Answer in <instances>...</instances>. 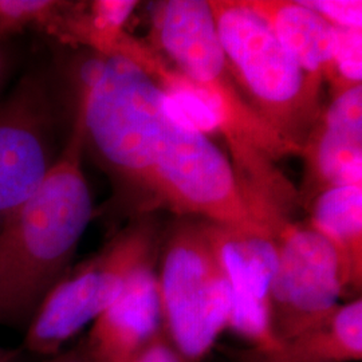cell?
Returning a JSON list of instances; mask_svg holds the SVG:
<instances>
[{
	"mask_svg": "<svg viewBox=\"0 0 362 362\" xmlns=\"http://www.w3.org/2000/svg\"><path fill=\"white\" fill-rule=\"evenodd\" d=\"M152 38L156 50L194 85L214 113L250 204L270 226L290 219L299 196L276 163L297 152L258 116L236 85L208 1L157 3Z\"/></svg>",
	"mask_w": 362,
	"mask_h": 362,
	"instance_id": "6da1fadb",
	"label": "cell"
},
{
	"mask_svg": "<svg viewBox=\"0 0 362 362\" xmlns=\"http://www.w3.org/2000/svg\"><path fill=\"white\" fill-rule=\"evenodd\" d=\"M85 136L73 129L38 191L0 228V325L26 330L43 299L71 269L94 215L82 169Z\"/></svg>",
	"mask_w": 362,
	"mask_h": 362,
	"instance_id": "7a4b0ae2",
	"label": "cell"
},
{
	"mask_svg": "<svg viewBox=\"0 0 362 362\" xmlns=\"http://www.w3.org/2000/svg\"><path fill=\"white\" fill-rule=\"evenodd\" d=\"M79 70L76 112L82 118L85 149L113 181L117 202L144 215L151 141L164 93L121 57L94 54Z\"/></svg>",
	"mask_w": 362,
	"mask_h": 362,
	"instance_id": "3957f363",
	"label": "cell"
},
{
	"mask_svg": "<svg viewBox=\"0 0 362 362\" xmlns=\"http://www.w3.org/2000/svg\"><path fill=\"white\" fill-rule=\"evenodd\" d=\"M146 203L180 218L275 236L247 200L230 160L165 94L151 141Z\"/></svg>",
	"mask_w": 362,
	"mask_h": 362,
	"instance_id": "277c9868",
	"label": "cell"
},
{
	"mask_svg": "<svg viewBox=\"0 0 362 362\" xmlns=\"http://www.w3.org/2000/svg\"><path fill=\"white\" fill-rule=\"evenodd\" d=\"M230 73L248 104L297 155L322 112L309 77L245 0H208Z\"/></svg>",
	"mask_w": 362,
	"mask_h": 362,
	"instance_id": "5b68a950",
	"label": "cell"
},
{
	"mask_svg": "<svg viewBox=\"0 0 362 362\" xmlns=\"http://www.w3.org/2000/svg\"><path fill=\"white\" fill-rule=\"evenodd\" d=\"M157 281L165 336L187 361H202L231 318L230 286L202 220L172 226Z\"/></svg>",
	"mask_w": 362,
	"mask_h": 362,
	"instance_id": "8992f818",
	"label": "cell"
},
{
	"mask_svg": "<svg viewBox=\"0 0 362 362\" xmlns=\"http://www.w3.org/2000/svg\"><path fill=\"white\" fill-rule=\"evenodd\" d=\"M155 220L140 215L94 257L70 269L43 299L25 330V349L49 358L118 297L130 274L158 252Z\"/></svg>",
	"mask_w": 362,
	"mask_h": 362,
	"instance_id": "52a82bcc",
	"label": "cell"
},
{
	"mask_svg": "<svg viewBox=\"0 0 362 362\" xmlns=\"http://www.w3.org/2000/svg\"><path fill=\"white\" fill-rule=\"evenodd\" d=\"M275 242L278 260L269 308L279 348L336 310L342 287L332 247L309 224L287 220Z\"/></svg>",
	"mask_w": 362,
	"mask_h": 362,
	"instance_id": "ba28073f",
	"label": "cell"
},
{
	"mask_svg": "<svg viewBox=\"0 0 362 362\" xmlns=\"http://www.w3.org/2000/svg\"><path fill=\"white\" fill-rule=\"evenodd\" d=\"M54 106L38 73H27L0 101V228L38 191L57 161Z\"/></svg>",
	"mask_w": 362,
	"mask_h": 362,
	"instance_id": "9c48e42d",
	"label": "cell"
},
{
	"mask_svg": "<svg viewBox=\"0 0 362 362\" xmlns=\"http://www.w3.org/2000/svg\"><path fill=\"white\" fill-rule=\"evenodd\" d=\"M231 291L230 330L263 356L278 350L270 325V288L276 269V242L269 233H248L202 220Z\"/></svg>",
	"mask_w": 362,
	"mask_h": 362,
	"instance_id": "30bf717a",
	"label": "cell"
},
{
	"mask_svg": "<svg viewBox=\"0 0 362 362\" xmlns=\"http://www.w3.org/2000/svg\"><path fill=\"white\" fill-rule=\"evenodd\" d=\"M299 155L306 165L299 202L310 206L327 189L362 185V85L332 97Z\"/></svg>",
	"mask_w": 362,
	"mask_h": 362,
	"instance_id": "8fae6325",
	"label": "cell"
},
{
	"mask_svg": "<svg viewBox=\"0 0 362 362\" xmlns=\"http://www.w3.org/2000/svg\"><path fill=\"white\" fill-rule=\"evenodd\" d=\"M155 258L130 274L112 305L90 325L83 349L93 362H127L164 332Z\"/></svg>",
	"mask_w": 362,
	"mask_h": 362,
	"instance_id": "7c38bea8",
	"label": "cell"
},
{
	"mask_svg": "<svg viewBox=\"0 0 362 362\" xmlns=\"http://www.w3.org/2000/svg\"><path fill=\"white\" fill-rule=\"evenodd\" d=\"M311 228L336 255L342 297H360L362 286V185L327 189L310 204Z\"/></svg>",
	"mask_w": 362,
	"mask_h": 362,
	"instance_id": "4fadbf2b",
	"label": "cell"
},
{
	"mask_svg": "<svg viewBox=\"0 0 362 362\" xmlns=\"http://www.w3.org/2000/svg\"><path fill=\"white\" fill-rule=\"evenodd\" d=\"M245 3L269 26L302 70L324 83L334 52L336 27L300 1L245 0Z\"/></svg>",
	"mask_w": 362,
	"mask_h": 362,
	"instance_id": "5bb4252c",
	"label": "cell"
},
{
	"mask_svg": "<svg viewBox=\"0 0 362 362\" xmlns=\"http://www.w3.org/2000/svg\"><path fill=\"white\" fill-rule=\"evenodd\" d=\"M267 362H360L362 360V299L338 305L322 322L282 344Z\"/></svg>",
	"mask_w": 362,
	"mask_h": 362,
	"instance_id": "9a60e30c",
	"label": "cell"
},
{
	"mask_svg": "<svg viewBox=\"0 0 362 362\" xmlns=\"http://www.w3.org/2000/svg\"><path fill=\"white\" fill-rule=\"evenodd\" d=\"M85 1L0 0V39L38 30L71 45V33Z\"/></svg>",
	"mask_w": 362,
	"mask_h": 362,
	"instance_id": "2e32d148",
	"label": "cell"
},
{
	"mask_svg": "<svg viewBox=\"0 0 362 362\" xmlns=\"http://www.w3.org/2000/svg\"><path fill=\"white\" fill-rule=\"evenodd\" d=\"M362 30L336 27L334 52L324 76L332 97L362 85Z\"/></svg>",
	"mask_w": 362,
	"mask_h": 362,
	"instance_id": "e0dca14e",
	"label": "cell"
},
{
	"mask_svg": "<svg viewBox=\"0 0 362 362\" xmlns=\"http://www.w3.org/2000/svg\"><path fill=\"white\" fill-rule=\"evenodd\" d=\"M332 26L362 30L361 0H299Z\"/></svg>",
	"mask_w": 362,
	"mask_h": 362,
	"instance_id": "ac0fdd59",
	"label": "cell"
},
{
	"mask_svg": "<svg viewBox=\"0 0 362 362\" xmlns=\"http://www.w3.org/2000/svg\"><path fill=\"white\" fill-rule=\"evenodd\" d=\"M127 362H188L163 332Z\"/></svg>",
	"mask_w": 362,
	"mask_h": 362,
	"instance_id": "d6986e66",
	"label": "cell"
},
{
	"mask_svg": "<svg viewBox=\"0 0 362 362\" xmlns=\"http://www.w3.org/2000/svg\"><path fill=\"white\" fill-rule=\"evenodd\" d=\"M43 362H93L90 357L88 356V353L83 349L82 342L70 350H62L58 354L45 358Z\"/></svg>",
	"mask_w": 362,
	"mask_h": 362,
	"instance_id": "ffe728a7",
	"label": "cell"
},
{
	"mask_svg": "<svg viewBox=\"0 0 362 362\" xmlns=\"http://www.w3.org/2000/svg\"><path fill=\"white\" fill-rule=\"evenodd\" d=\"M7 67H8V59H7V52L3 49L1 43H0V89L1 85L7 76Z\"/></svg>",
	"mask_w": 362,
	"mask_h": 362,
	"instance_id": "44dd1931",
	"label": "cell"
},
{
	"mask_svg": "<svg viewBox=\"0 0 362 362\" xmlns=\"http://www.w3.org/2000/svg\"><path fill=\"white\" fill-rule=\"evenodd\" d=\"M19 351L15 349H7L0 346V362H13L16 360Z\"/></svg>",
	"mask_w": 362,
	"mask_h": 362,
	"instance_id": "7402d4cb",
	"label": "cell"
}]
</instances>
